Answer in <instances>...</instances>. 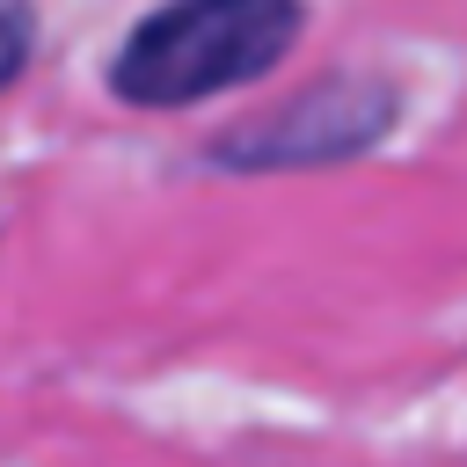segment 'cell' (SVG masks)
<instances>
[{"label":"cell","instance_id":"cell-1","mask_svg":"<svg viewBox=\"0 0 467 467\" xmlns=\"http://www.w3.org/2000/svg\"><path fill=\"white\" fill-rule=\"evenodd\" d=\"M306 29L299 0H168L109 58V95L131 109H190L263 80Z\"/></svg>","mask_w":467,"mask_h":467},{"label":"cell","instance_id":"cell-2","mask_svg":"<svg viewBox=\"0 0 467 467\" xmlns=\"http://www.w3.org/2000/svg\"><path fill=\"white\" fill-rule=\"evenodd\" d=\"M394 109H401L394 80H379V73H328V80H314L292 109L263 117L255 131L212 139V161H219V168H248V175L328 168V161L372 153V146L394 131Z\"/></svg>","mask_w":467,"mask_h":467},{"label":"cell","instance_id":"cell-3","mask_svg":"<svg viewBox=\"0 0 467 467\" xmlns=\"http://www.w3.org/2000/svg\"><path fill=\"white\" fill-rule=\"evenodd\" d=\"M29 44H36V22H29V7L0 0V95L22 80V66H29Z\"/></svg>","mask_w":467,"mask_h":467}]
</instances>
